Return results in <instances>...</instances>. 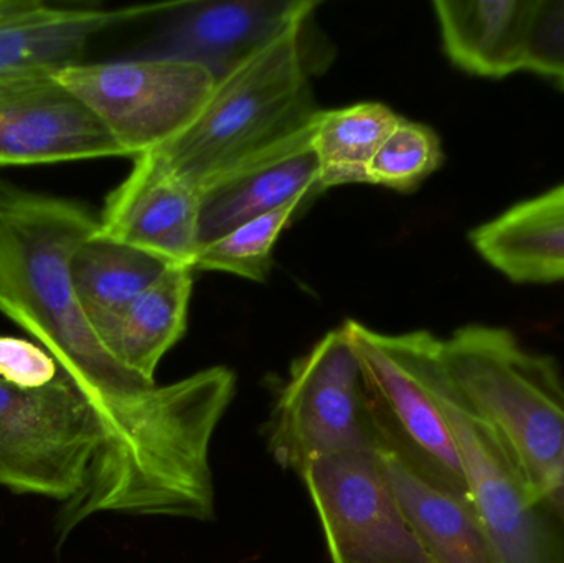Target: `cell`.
I'll return each mask as SVG.
<instances>
[{"instance_id":"6da1fadb","label":"cell","mask_w":564,"mask_h":563,"mask_svg":"<svg viewBox=\"0 0 564 563\" xmlns=\"http://www.w3.org/2000/svg\"><path fill=\"white\" fill-rule=\"evenodd\" d=\"M98 230L99 217L82 202L0 177V314L56 360L105 426L106 491L128 505H159L207 475L234 390L217 367L158 386L106 350L69 273L76 248Z\"/></svg>"},{"instance_id":"7a4b0ae2","label":"cell","mask_w":564,"mask_h":563,"mask_svg":"<svg viewBox=\"0 0 564 563\" xmlns=\"http://www.w3.org/2000/svg\"><path fill=\"white\" fill-rule=\"evenodd\" d=\"M322 63L314 13H308L215 83L197 119L154 152L204 194L312 124L318 108L311 79Z\"/></svg>"},{"instance_id":"3957f363","label":"cell","mask_w":564,"mask_h":563,"mask_svg":"<svg viewBox=\"0 0 564 563\" xmlns=\"http://www.w3.org/2000/svg\"><path fill=\"white\" fill-rule=\"evenodd\" d=\"M460 396L496 426L530 488L564 524V379L506 327L469 324L443 340Z\"/></svg>"},{"instance_id":"277c9868","label":"cell","mask_w":564,"mask_h":563,"mask_svg":"<svg viewBox=\"0 0 564 563\" xmlns=\"http://www.w3.org/2000/svg\"><path fill=\"white\" fill-rule=\"evenodd\" d=\"M456 440L470 502L496 563H564V524L530 488L509 446L460 396L443 360V339L430 331L398 334Z\"/></svg>"},{"instance_id":"5b68a950","label":"cell","mask_w":564,"mask_h":563,"mask_svg":"<svg viewBox=\"0 0 564 563\" xmlns=\"http://www.w3.org/2000/svg\"><path fill=\"white\" fill-rule=\"evenodd\" d=\"M108 435L78 387L59 372L43 389L0 379V486L78 501L101 475Z\"/></svg>"},{"instance_id":"8992f818","label":"cell","mask_w":564,"mask_h":563,"mask_svg":"<svg viewBox=\"0 0 564 563\" xmlns=\"http://www.w3.org/2000/svg\"><path fill=\"white\" fill-rule=\"evenodd\" d=\"M268 448L282 469L297 475L337 453L377 450L364 367L345 324L292 364L271 413Z\"/></svg>"},{"instance_id":"52a82bcc","label":"cell","mask_w":564,"mask_h":563,"mask_svg":"<svg viewBox=\"0 0 564 563\" xmlns=\"http://www.w3.org/2000/svg\"><path fill=\"white\" fill-rule=\"evenodd\" d=\"M55 79L101 119L132 159L177 138L215 88L202 66L155 58L75 63Z\"/></svg>"},{"instance_id":"ba28073f","label":"cell","mask_w":564,"mask_h":563,"mask_svg":"<svg viewBox=\"0 0 564 563\" xmlns=\"http://www.w3.org/2000/svg\"><path fill=\"white\" fill-rule=\"evenodd\" d=\"M364 367L367 412L378 452L431 485L470 502L456 440L436 400L414 372L398 334L347 321Z\"/></svg>"},{"instance_id":"9c48e42d","label":"cell","mask_w":564,"mask_h":563,"mask_svg":"<svg viewBox=\"0 0 564 563\" xmlns=\"http://www.w3.org/2000/svg\"><path fill=\"white\" fill-rule=\"evenodd\" d=\"M299 476L332 563H433L398 506L378 450L337 453Z\"/></svg>"},{"instance_id":"30bf717a","label":"cell","mask_w":564,"mask_h":563,"mask_svg":"<svg viewBox=\"0 0 564 563\" xmlns=\"http://www.w3.org/2000/svg\"><path fill=\"white\" fill-rule=\"evenodd\" d=\"M317 6L312 0L162 3L154 42L138 58L202 66L218 83L289 26L314 13Z\"/></svg>"},{"instance_id":"8fae6325","label":"cell","mask_w":564,"mask_h":563,"mask_svg":"<svg viewBox=\"0 0 564 563\" xmlns=\"http://www.w3.org/2000/svg\"><path fill=\"white\" fill-rule=\"evenodd\" d=\"M129 158L55 75L0 85V167Z\"/></svg>"},{"instance_id":"7c38bea8","label":"cell","mask_w":564,"mask_h":563,"mask_svg":"<svg viewBox=\"0 0 564 563\" xmlns=\"http://www.w3.org/2000/svg\"><path fill=\"white\" fill-rule=\"evenodd\" d=\"M202 192L151 151L134 158L128 177L108 195L99 234L194 270Z\"/></svg>"},{"instance_id":"4fadbf2b","label":"cell","mask_w":564,"mask_h":563,"mask_svg":"<svg viewBox=\"0 0 564 563\" xmlns=\"http://www.w3.org/2000/svg\"><path fill=\"white\" fill-rule=\"evenodd\" d=\"M158 7L106 9L91 3L0 0V85L55 75L82 63L96 35Z\"/></svg>"},{"instance_id":"5bb4252c","label":"cell","mask_w":564,"mask_h":563,"mask_svg":"<svg viewBox=\"0 0 564 563\" xmlns=\"http://www.w3.org/2000/svg\"><path fill=\"white\" fill-rule=\"evenodd\" d=\"M312 126L314 121L278 148L235 169L202 194L198 251L254 218L291 202L305 204L321 194L317 159L311 148Z\"/></svg>"},{"instance_id":"9a60e30c","label":"cell","mask_w":564,"mask_h":563,"mask_svg":"<svg viewBox=\"0 0 564 563\" xmlns=\"http://www.w3.org/2000/svg\"><path fill=\"white\" fill-rule=\"evenodd\" d=\"M539 0H437L444 53L456 68L486 79L525 72Z\"/></svg>"},{"instance_id":"2e32d148","label":"cell","mask_w":564,"mask_h":563,"mask_svg":"<svg viewBox=\"0 0 564 563\" xmlns=\"http://www.w3.org/2000/svg\"><path fill=\"white\" fill-rule=\"evenodd\" d=\"M470 245L497 273L519 284L564 281V184L484 221Z\"/></svg>"},{"instance_id":"e0dca14e","label":"cell","mask_w":564,"mask_h":563,"mask_svg":"<svg viewBox=\"0 0 564 563\" xmlns=\"http://www.w3.org/2000/svg\"><path fill=\"white\" fill-rule=\"evenodd\" d=\"M378 453L398 506L433 563H496L473 502L431 485L393 456Z\"/></svg>"},{"instance_id":"ac0fdd59","label":"cell","mask_w":564,"mask_h":563,"mask_svg":"<svg viewBox=\"0 0 564 563\" xmlns=\"http://www.w3.org/2000/svg\"><path fill=\"white\" fill-rule=\"evenodd\" d=\"M192 268L171 267L139 294L98 337L126 369L155 380L162 357L187 331L192 296Z\"/></svg>"},{"instance_id":"d6986e66","label":"cell","mask_w":564,"mask_h":563,"mask_svg":"<svg viewBox=\"0 0 564 563\" xmlns=\"http://www.w3.org/2000/svg\"><path fill=\"white\" fill-rule=\"evenodd\" d=\"M171 267L174 264L98 230L76 248L69 273L76 296L98 334Z\"/></svg>"},{"instance_id":"ffe728a7","label":"cell","mask_w":564,"mask_h":563,"mask_svg":"<svg viewBox=\"0 0 564 563\" xmlns=\"http://www.w3.org/2000/svg\"><path fill=\"white\" fill-rule=\"evenodd\" d=\"M401 118L390 106L375 101L321 109L311 132L321 192L340 185L368 184L371 161Z\"/></svg>"},{"instance_id":"44dd1931","label":"cell","mask_w":564,"mask_h":563,"mask_svg":"<svg viewBox=\"0 0 564 563\" xmlns=\"http://www.w3.org/2000/svg\"><path fill=\"white\" fill-rule=\"evenodd\" d=\"M304 202L295 201L263 217L235 228L198 251L194 270L225 271L254 283H264L273 268L278 238Z\"/></svg>"},{"instance_id":"7402d4cb","label":"cell","mask_w":564,"mask_h":563,"mask_svg":"<svg viewBox=\"0 0 564 563\" xmlns=\"http://www.w3.org/2000/svg\"><path fill=\"white\" fill-rule=\"evenodd\" d=\"M440 136L423 122L401 118L368 169V185L413 192L443 165Z\"/></svg>"},{"instance_id":"603a6c76","label":"cell","mask_w":564,"mask_h":563,"mask_svg":"<svg viewBox=\"0 0 564 563\" xmlns=\"http://www.w3.org/2000/svg\"><path fill=\"white\" fill-rule=\"evenodd\" d=\"M525 72L564 89V0H539Z\"/></svg>"},{"instance_id":"cb8c5ba5","label":"cell","mask_w":564,"mask_h":563,"mask_svg":"<svg viewBox=\"0 0 564 563\" xmlns=\"http://www.w3.org/2000/svg\"><path fill=\"white\" fill-rule=\"evenodd\" d=\"M56 360L32 340L0 336V379L23 390L43 389L59 376Z\"/></svg>"}]
</instances>
